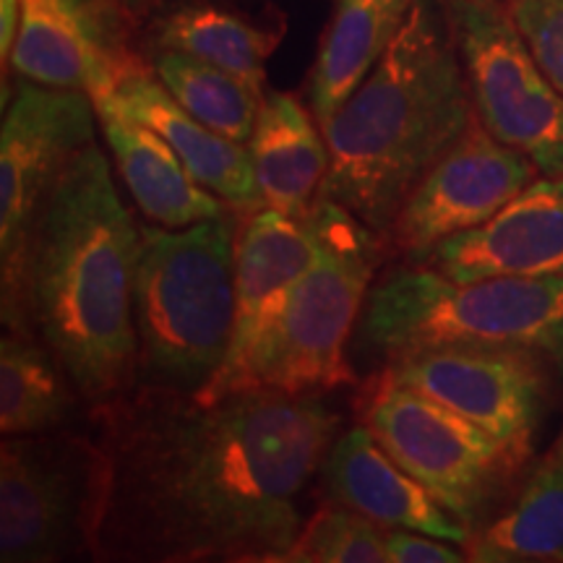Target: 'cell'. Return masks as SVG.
Masks as SVG:
<instances>
[{"label":"cell","mask_w":563,"mask_h":563,"mask_svg":"<svg viewBox=\"0 0 563 563\" xmlns=\"http://www.w3.org/2000/svg\"><path fill=\"white\" fill-rule=\"evenodd\" d=\"M91 420L104 454L95 559L131 563H279L340 428L319 394L201 402L152 384L95 405Z\"/></svg>","instance_id":"obj_1"},{"label":"cell","mask_w":563,"mask_h":563,"mask_svg":"<svg viewBox=\"0 0 563 563\" xmlns=\"http://www.w3.org/2000/svg\"><path fill=\"white\" fill-rule=\"evenodd\" d=\"M141 228L115 191L108 159L89 144L68 165L34 232L26 308L32 332L87 402L136 384V269Z\"/></svg>","instance_id":"obj_2"},{"label":"cell","mask_w":563,"mask_h":563,"mask_svg":"<svg viewBox=\"0 0 563 563\" xmlns=\"http://www.w3.org/2000/svg\"><path fill=\"white\" fill-rule=\"evenodd\" d=\"M475 118L443 0H412L405 24L352 97L321 123L319 199L384 235L412 188Z\"/></svg>","instance_id":"obj_3"},{"label":"cell","mask_w":563,"mask_h":563,"mask_svg":"<svg viewBox=\"0 0 563 563\" xmlns=\"http://www.w3.org/2000/svg\"><path fill=\"white\" fill-rule=\"evenodd\" d=\"M238 214L141 228L136 332L152 386L199 394L222 368L235 329Z\"/></svg>","instance_id":"obj_4"},{"label":"cell","mask_w":563,"mask_h":563,"mask_svg":"<svg viewBox=\"0 0 563 563\" xmlns=\"http://www.w3.org/2000/svg\"><path fill=\"white\" fill-rule=\"evenodd\" d=\"M361 342L384 357L431 344L522 350L563 368V277L460 282L405 264L371 290Z\"/></svg>","instance_id":"obj_5"},{"label":"cell","mask_w":563,"mask_h":563,"mask_svg":"<svg viewBox=\"0 0 563 563\" xmlns=\"http://www.w3.org/2000/svg\"><path fill=\"white\" fill-rule=\"evenodd\" d=\"M311 214L319 224V253L251 347L228 394H321L355 382L344 347L371 295L382 235L334 201L319 199Z\"/></svg>","instance_id":"obj_6"},{"label":"cell","mask_w":563,"mask_h":563,"mask_svg":"<svg viewBox=\"0 0 563 563\" xmlns=\"http://www.w3.org/2000/svg\"><path fill=\"white\" fill-rule=\"evenodd\" d=\"M97 108L87 91L21 81L0 129V300L11 332L34 334L26 277L40 217L63 173L95 144Z\"/></svg>","instance_id":"obj_7"},{"label":"cell","mask_w":563,"mask_h":563,"mask_svg":"<svg viewBox=\"0 0 563 563\" xmlns=\"http://www.w3.org/2000/svg\"><path fill=\"white\" fill-rule=\"evenodd\" d=\"M104 454L66 428L9 435L0 446V561L58 563L95 555Z\"/></svg>","instance_id":"obj_8"},{"label":"cell","mask_w":563,"mask_h":563,"mask_svg":"<svg viewBox=\"0 0 563 563\" xmlns=\"http://www.w3.org/2000/svg\"><path fill=\"white\" fill-rule=\"evenodd\" d=\"M477 121L522 152L545 178H563V95L548 81L498 0H443Z\"/></svg>","instance_id":"obj_9"},{"label":"cell","mask_w":563,"mask_h":563,"mask_svg":"<svg viewBox=\"0 0 563 563\" xmlns=\"http://www.w3.org/2000/svg\"><path fill=\"white\" fill-rule=\"evenodd\" d=\"M365 426L407 475L475 532L485 509L519 464L483 428L410 386L378 373L365 405Z\"/></svg>","instance_id":"obj_10"},{"label":"cell","mask_w":563,"mask_h":563,"mask_svg":"<svg viewBox=\"0 0 563 563\" xmlns=\"http://www.w3.org/2000/svg\"><path fill=\"white\" fill-rule=\"evenodd\" d=\"M386 373L483 428L522 467L545 407L548 365L522 350L431 344L386 357Z\"/></svg>","instance_id":"obj_11"},{"label":"cell","mask_w":563,"mask_h":563,"mask_svg":"<svg viewBox=\"0 0 563 563\" xmlns=\"http://www.w3.org/2000/svg\"><path fill=\"white\" fill-rule=\"evenodd\" d=\"M522 152L493 139L477 115L462 139L426 173L382 241L407 264H422L456 232L481 228L538 180Z\"/></svg>","instance_id":"obj_12"},{"label":"cell","mask_w":563,"mask_h":563,"mask_svg":"<svg viewBox=\"0 0 563 563\" xmlns=\"http://www.w3.org/2000/svg\"><path fill=\"white\" fill-rule=\"evenodd\" d=\"M11 68L24 81L97 100L139 63L112 0H21Z\"/></svg>","instance_id":"obj_13"},{"label":"cell","mask_w":563,"mask_h":563,"mask_svg":"<svg viewBox=\"0 0 563 563\" xmlns=\"http://www.w3.org/2000/svg\"><path fill=\"white\" fill-rule=\"evenodd\" d=\"M319 224L313 214L306 220L282 214L277 209L251 211L238 232L235 251V329L222 368L194 394L201 402H217L230 391L232 378L253 344L277 319L287 295L319 253Z\"/></svg>","instance_id":"obj_14"},{"label":"cell","mask_w":563,"mask_h":563,"mask_svg":"<svg viewBox=\"0 0 563 563\" xmlns=\"http://www.w3.org/2000/svg\"><path fill=\"white\" fill-rule=\"evenodd\" d=\"M422 264L460 282L563 277V178L532 180L493 220L441 241Z\"/></svg>","instance_id":"obj_15"},{"label":"cell","mask_w":563,"mask_h":563,"mask_svg":"<svg viewBox=\"0 0 563 563\" xmlns=\"http://www.w3.org/2000/svg\"><path fill=\"white\" fill-rule=\"evenodd\" d=\"M329 501L363 514L384 530H412L467 548L473 530L443 509L386 454L368 426L340 435L321 464Z\"/></svg>","instance_id":"obj_16"},{"label":"cell","mask_w":563,"mask_h":563,"mask_svg":"<svg viewBox=\"0 0 563 563\" xmlns=\"http://www.w3.org/2000/svg\"><path fill=\"white\" fill-rule=\"evenodd\" d=\"M100 102L112 104L133 121L157 131L178 152L194 180L228 201L235 211L251 214V211L264 209V196L256 170H253L249 144L232 141L196 121L191 112L180 108L165 84L152 79L150 70L141 66L133 68L108 95L97 97L95 104Z\"/></svg>","instance_id":"obj_17"},{"label":"cell","mask_w":563,"mask_h":563,"mask_svg":"<svg viewBox=\"0 0 563 563\" xmlns=\"http://www.w3.org/2000/svg\"><path fill=\"white\" fill-rule=\"evenodd\" d=\"M95 108L118 173L146 220L162 228H188L235 211L194 180L178 152L157 131L133 121L112 104L100 102Z\"/></svg>","instance_id":"obj_18"},{"label":"cell","mask_w":563,"mask_h":563,"mask_svg":"<svg viewBox=\"0 0 563 563\" xmlns=\"http://www.w3.org/2000/svg\"><path fill=\"white\" fill-rule=\"evenodd\" d=\"M249 150L264 207L306 220L329 173L327 141L308 110L292 95H266Z\"/></svg>","instance_id":"obj_19"},{"label":"cell","mask_w":563,"mask_h":563,"mask_svg":"<svg viewBox=\"0 0 563 563\" xmlns=\"http://www.w3.org/2000/svg\"><path fill=\"white\" fill-rule=\"evenodd\" d=\"M412 0H340L316 55L308 100L319 125L368 79L397 37Z\"/></svg>","instance_id":"obj_20"},{"label":"cell","mask_w":563,"mask_h":563,"mask_svg":"<svg viewBox=\"0 0 563 563\" xmlns=\"http://www.w3.org/2000/svg\"><path fill=\"white\" fill-rule=\"evenodd\" d=\"M74 382L32 334L0 340V431L32 435L58 431L76 412Z\"/></svg>","instance_id":"obj_21"},{"label":"cell","mask_w":563,"mask_h":563,"mask_svg":"<svg viewBox=\"0 0 563 563\" xmlns=\"http://www.w3.org/2000/svg\"><path fill=\"white\" fill-rule=\"evenodd\" d=\"M464 551L470 561L563 563V462L545 456L511 509L473 532Z\"/></svg>","instance_id":"obj_22"},{"label":"cell","mask_w":563,"mask_h":563,"mask_svg":"<svg viewBox=\"0 0 563 563\" xmlns=\"http://www.w3.org/2000/svg\"><path fill=\"white\" fill-rule=\"evenodd\" d=\"M154 45L194 55L264 89L266 60L277 51L279 34L214 5H183L159 19Z\"/></svg>","instance_id":"obj_23"},{"label":"cell","mask_w":563,"mask_h":563,"mask_svg":"<svg viewBox=\"0 0 563 563\" xmlns=\"http://www.w3.org/2000/svg\"><path fill=\"white\" fill-rule=\"evenodd\" d=\"M152 70L196 121L232 141L249 144L264 104L262 89L194 55L159 47L152 55Z\"/></svg>","instance_id":"obj_24"},{"label":"cell","mask_w":563,"mask_h":563,"mask_svg":"<svg viewBox=\"0 0 563 563\" xmlns=\"http://www.w3.org/2000/svg\"><path fill=\"white\" fill-rule=\"evenodd\" d=\"M285 563H384L386 530L347 506L329 501L302 525Z\"/></svg>","instance_id":"obj_25"},{"label":"cell","mask_w":563,"mask_h":563,"mask_svg":"<svg viewBox=\"0 0 563 563\" xmlns=\"http://www.w3.org/2000/svg\"><path fill=\"white\" fill-rule=\"evenodd\" d=\"M506 9L540 70L563 95V0H509Z\"/></svg>","instance_id":"obj_26"},{"label":"cell","mask_w":563,"mask_h":563,"mask_svg":"<svg viewBox=\"0 0 563 563\" xmlns=\"http://www.w3.org/2000/svg\"><path fill=\"white\" fill-rule=\"evenodd\" d=\"M386 553L394 563H462L467 551L449 540L412 530H386Z\"/></svg>","instance_id":"obj_27"},{"label":"cell","mask_w":563,"mask_h":563,"mask_svg":"<svg viewBox=\"0 0 563 563\" xmlns=\"http://www.w3.org/2000/svg\"><path fill=\"white\" fill-rule=\"evenodd\" d=\"M0 55H3V66L11 58L13 42H16L19 24H21V0H0Z\"/></svg>","instance_id":"obj_28"},{"label":"cell","mask_w":563,"mask_h":563,"mask_svg":"<svg viewBox=\"0 0 563 563\" xmlns=\"http://www.w3.org/2000/svg\"><path fill=\"white\" fill-rule=\"evenodd\" d=\"M545 456H548V460H559V462H563V428H561L559 439H555V443H553V449H551V452H548Z\"/></svg>","instance_id":"obj_29"},{"label":"cell","mask_w":563,"mask_h":563,"mask_svg":"<svg viewBox=\"0 0 563 563\" xmlns=\"http://www.w3.org/2000/svg\"><path fill=\"white\" fill-rule=\"evenodd\" d=\"M123 3H139V0H123Z\"/></svg>","instance_id":"obj_30"}]
</instances>
